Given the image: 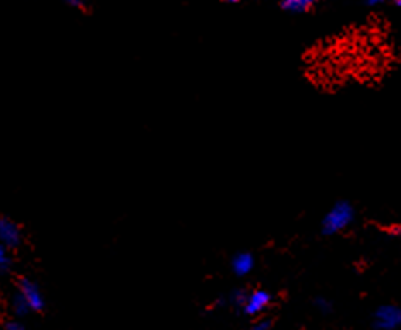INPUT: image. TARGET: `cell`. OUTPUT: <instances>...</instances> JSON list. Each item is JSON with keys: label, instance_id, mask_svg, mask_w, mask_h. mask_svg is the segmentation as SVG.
Segmentation results:
<instances>
[{"label": "cell", "instance_id": "1", "mask_svg": "<svg viewBox=\"0 0 401 330\" xmlns=\"http://www.w3.org/2000/svg\"><path fill=\"white\" fill-rule=\"evenodd\" d=\"M355 219V209L350 202L340 201L333 205L323 217V233L324 235H336L346 230Z\"/></svg>", "mask_w": 401, "mask_h": 330}, {"label": "cell", "instance_id": "2", "mask_svg": "<svg viewBox=\"0 0 401 330\" xmlns=\"http://www.w3.org/2000/svg\"><path fill=\"white\" fill-rule=\"evenodd\" d=\"M374 327L377 330H398L401 327V308L398 304H382L374 311Z\"/></svg>", "mask_w": 401, "mask_h": 330}, {"label": "cell", "instance_id": "3", "mask_svg": "<svg viewBox=\"0 0 401 330\" xmlns=\"http://www.w3.org/2000/svg\"><path fill=\"white\" fill-rule=\"evenodd\" d=\"M17 298L26 304L29 311H40L43 308V304H45V300H43V295L38 286L33 281H28V279H23V281L19 282Z\"/></svg>", "mask_w": 401, "mask_h": 330}, {"label": "cell", "instance_id": "4", "mask_svg": "<svg viewBox=\"0 0 401 330\" xmlns=\"http://www.w3.org/2000/svg\"><path fill=\"white\" fill-rule=\"evenodd\" d=\"M273 303V295L266 289H257V291L247 295L246 303L242 304V311L249 317H257L266 311V308Z\"/></svg>", "mask_w": 401, "mask_h": 330}, {"label": "cell", "instance_id": "5", "mask_svg": "<svg viewBox=\"0 0 401 330\" xmlns=\"http://www.w3.org/2000/svg\"><path fill=\"white\" fill-rule=\"evenodd\" d=\"M21 241L19 228L7 217H0V243L3 246H16Z\"/></svg>", "mask_w": 401, "mask_h": 330}, {"label": "cell", "instance_id": "6", "mask_svg": "<svg viewBox=\"0 0 401 330\" xmlns=\"http://www.w3.org/2000/svg\"><path fill=\"white\" fill-rule=\"evenodd\" d=\"M232 269L237 275H247L254 269V257L249 252H240L233 257Z\"/></svg>", "mask_w": 401, "mask_h": 330}, {"label": "cell", "instance_id": "7", "mask_svg": "<svg viewBox=\"0 0 401 330\" xmlns=\"http://www.w3.org/2000/svg\"><path fill=\"white\" fill-rule=\"evenodd\" d=\"M316 0H282V9L288 10V12L302 14L309 12L314 7Z\"/></svg>", "mask_w": 401, "mask_h": 330}, {"label": "cell", "instance_id": "8", "mask_svg": "<svg viewBox=\"0 0 401 330\" xmlns=\"http://www.w3.org/2000/svg\"><path fill=\"white\" fill-rule=\"evenodd\" d=\"M10 267V259H9V253H7L6 246L0 243V272H6L9 271Z\"/></svg>", "mask_w": 401, "mask_h": 330}, {"label": "cell", "instance_id": "9", "mask_svg": "<svg viewBox=\"0 0 401 330\" xmlns=\"http://www.w3.org/2000/svg\"><path fill=\"white\" fill-rule=\"evenodd\" d=\"M12 311L17 315V317H24V315L29 313V310H28L26 304H24L23 301L17 298V296H16V298H14V301H12Z\"/></svg>", "mask_w": 401, "mask_h": 330}, {"label": "cell", "instance_id": "10", "mask_svg": "<svg viewBox=\"0 0 401 330\" xmlns=\"http://www.w3.org/2000/svg\"><path fill=\"white\" fill-rule=\"evenodd\" d=\"M246 300H247V293L242 291V289H239V291H235V293H233V296H232V301H233V303H235L239 308H242V304L246 303Z\"/></svg>", "mask_w": 401, "mask_h": 330}, {"label": "cell", "instance_id": "11", "mask_svg": "<svg viewBox=\"0 0 401 330\" xmlns=\"http://www.w3.org/2000/svg\"><path fill=\"white\" fill-rule=\"evenodd\" d=\"M314 304H316L317 310L321 311V313H330V311H331V303L327 300L319 298V300L314 301Z\"/></svg>", "mask_w": 401, "mask_h": 330}, {"label": "cell", "instance_id": "12", "mask_svg": "<svg viewBox=\"0 0 401 330\" xmlns=\"http://www.w3.org/2000/svg\"><path fill=\"white\" fill-rule=\"evenodd\" d=\"M271 325H273V322L269 320V318H259L250 330H269L271 329Z\"/></svg>", "mask_w": 401, "mask_h": 330}, {"label": "cell", "instance_id": "13", "mask_svg": "<svg viewBox=\"0 0 401 330\" xmlns=\"http://www.w3.org/2000/svg\"><path fill=\"white\" fill-rule=\"evenodd\" d=\"M6 330H28L26 327H24L21 322H17V320H12V322H9V324L6 325Z\"/></svg>", "mask_w": 401, "mask_h": 330}, {"label": "cell", "instance_id": "14", "mask_svg": "<svg viewBox=\"0 0 401 330\" xmlns=\"http://www.w3.org/2000/svg\"><path fill=\"white\" fill-rule=\"evenodd\" d=\"M65 2L69 3V6H74V7H79L83 6V3L86 2V0H65Z\"/></svg>", "mask_w": 401, "mask_h": 330}, {"label": "cell", "instance_id": "15", "mask_svg": "<svg viewBox=\"0 0 401 330\" xmlns=\"http://www.w3.org/2000/svg\"><path fill=\"white\" fill-rule=\"evenodd\" d=\"M366 2H367V6L375 7V6H381V3H384L386 0H366Z\"/></svg>", "mask_w": 401, "mask_h": 330}, {"label": "cell", "instance_id": "16", "mask_svg": "<svg viewBox=\"0 0 401 330\" xmlns=\"http://www.w3.org/2000/svg\"><path fill=\"white\" fill-rule=\"evenodd\" d=\"M223 2H228V3H237V2H240V0H223Z\"/></svg>", "mask_w": 401, "mask_h": 330}, {"label": "cell", "instance_id": "17", "mask_svg": "<svg viewBox=\"0 0 401 330\" xmlns=\"http://www.w3.org/2000/svg\"><path fill=\"white\" fill-rule=\"evenodd\" d=\"M395 3H396V6H398V7H401V0H395Z\"/></svg>", "mask_w": 401, "mask_h": 330}]
</instances>
